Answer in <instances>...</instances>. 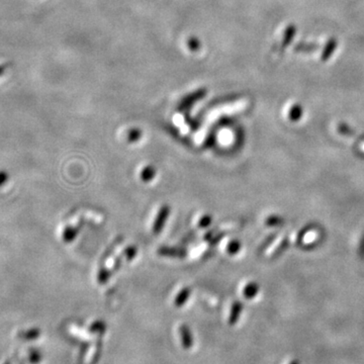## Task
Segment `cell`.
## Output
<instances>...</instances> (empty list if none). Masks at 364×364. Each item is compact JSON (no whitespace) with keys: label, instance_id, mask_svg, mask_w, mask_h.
<instances>
[{"label":"cell","instance_id":"6","mask_svg":"<svg viewBox=\"0 0 364 364\" xmlns=\"http://www.w3.org/2000/svg\"><path fill=\"white\" fill-rule=\"evenodd\" d=\"M8 180V174L4 169H0V187Z\"/></svg>","mask_w":364,"mask_h":364},{"label":"cell","instance_id":"8","mask_svg":"<svg viewBox=\"0 0 364 364\" xmlns=\"http://www.w3.org/2000/svg\"><path fill=\"white\" fill-rule=\"evenodd\" d=\"M126 253L128 254V260H131L136 255V249L134 247H130L127 249Z\"/></svg>","mask_w":364,"mask_h":364},{"label":"cell","instance_id":"5","mask_svg":"<svg viewBox=\"0 0 364 364\" xmlns=\"http://www.w3.org/2000/svg\"><path fill=\"white\" fill-rule=\"evenodd\" d=\"M212 224V217L211 216H204L200 221H199V227L200 228H207Z\"/></svg>","mask_w":364,"mask_h":364},{"label":"cell","instance_id":"7","mask_svg":"<svg viewBox=\"0 0 364 364\" xmlns=\"http://www.w3.org/2000/svg\"><path fill=\"white\" fill-rule=\"evenodd\" d=\"M334 48H335V43L334 42H330L329 45H328V50L326 51V53L323 54V59H327L329 55L334 51Z\"/></svg>","mask_w":364,"mask_h":364},{"label":"cell","instance_id":"3","mask_svg":"<svg viewBox=\"0 0 364 364\" xmlns=\"http://www.w3.org/2000/svg\"><path fill=\"white\" fill-rule=\"evenodd\" d=\"M76 230L74 228H67L63 233V238L66 242H70L76 237Z\"/></svg>","mask_w":364,"mask_h":364},{"label":"cell","instance_id":"2","mask_svg":"<svg viewBox=\"0 0 364 364\" xmlns=\"http://www.w3.org/2000/svg\"><path fill=\"white\" fill-rule=\"evenodd\" d=\"M156 175V169L153 166H146L141 172V178L144 182H150L154 179Z\"/></svg>","mask_w":364,"mask_h":364},{"label":"cell","instance_id":"1","mask_svg":"<svg viewBox=\"0 0 364 364\" xmlns=\"http://www.w3.org/2000/svg\"><path fill=\"white\" fill-rule=\"evenodd\" d=\"M168 216H169V208L167 206L162 207L160 209V211H159V214L157 216L155 223H154L153 232L155 234H159L162 231V229H163V227H164V225H165V223L167 220Z\"/></svg>","mask_w":364,"mask_h":364},{"label":"cell","instance_id":"4","mask_svg":"<svg viewBox=\"0 0 364 364\" xmlns=\"http://www.w3.org/2000/svg\"><path fill=\"white\" fill-rule=\"evenodd\" d=\"M188 295H189V290L188 289H183L181 292L176 297V304L177 305H181L182 302L185 301V299L188 297Z\"/></svg>","mask_w":364,"mask_h":364}]
</instances>
